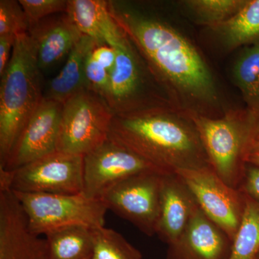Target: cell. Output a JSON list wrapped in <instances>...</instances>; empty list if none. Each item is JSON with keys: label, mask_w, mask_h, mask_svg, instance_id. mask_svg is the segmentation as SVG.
Masks as SVG:
<instances>
[{"label": "cell", "mask_w": 259, "mask_h": 259, "mask_svg": "<svg viewBox=\"0 0 259 259\" xmlns=\"http://www.w3.org/2000/svg\"><path fill=\"white\" fill-rule=\"evenodd\" d=\"M108 5L172 105L192 116L224 115L208 65L187 37L161 19L125 3L108 1Z\"/></svg>", "instance_id": "1"}, {"label": "cell", "mask_w": 259, "mask_h": 259, "mask_svg": "<svg viewBox=\"0 0 259 259\" xmlns=\"http://www.w3.org/2000/svg\"><path fill=\"white\" fill-rule=\"evenodd\" d=\"M109 139L163 173L210 166L192 115L171 104L114 116Z\"/></svg>", "instance_id": "2"}, {"label": "cell", "mask_w": 259, "mask_h": 259, "mask_svg": "<svg viewBox=\"0 0 259 259\" xmlns=\"http://www.w3.org/2000/svg\"><path fill=\"white\" fill-rule=\"evenodd\" d=\"M40 71L29 32L17 35L9 63L0 76V166L44 100Z\"/></svg>", "instance_id": "3"}, {"label": "cell", "mask_w": 259, "mask_h": 259, "mask_svg": "<svg viewBox=\"0 0 259 259\" xmlns=\"http://www.w3.org/2000/svg\"><path fill=\"white\" fill-rule=\"evenodd\" d=\"M192 117L211 168L227 185L238 190L259 121L246 109L230 110L218 117Z\"/></svg>", "instance_id": "4"}, {"label": "cell", "mask_w": 259, "mask_h": 259, "mask_svg": "<svg viewBox=\"0 0 259 259\" xmlns=\"http://www.w3.org/2000/svg\"><path fill=\"white\" fill-rule=\"evenodd\" d=\"M117 58L104 100L114 115L171 104L139 51L127 37L115 48Z\"/></svg>", "instance_id": "5"}, {"label": "cell", "mask_w": 259, "mask_h": 259, "mask_svg": "<svg viewBox=\"0 0 259 259\" xmlns=\"http://www.w3.org/2000/svg\"><path fill=\"white\" fill-rule=\"evenodd\" d=\"M114 115L103 97L85 90L63 104L57 151L84 156L108 139Z\"/></svg>", "instance_id": "6"}, {"label": "cell", "mask_w": 259, "mask_h": 259, "mask_svg": "<svg viewBox=\"0 0 259 259\" xmlns=\"http://www.w3.org/2000/svg\"><path fill=\"white\" fill-rule=\"evenodd\" d=\"M14 192L37 236L71 226L96 229L105 226L107 209L101 199L83 194H52Z\"/></svg>", "instance_id": "7"}, {"label": "cell", "mask_w": 259, "mask_h": 259, "mask_svg": "<svg viewBox=\"0 0 259 259\" xmlns=\"http://www.w3.org/2000/svg\"><path fill=\"white\" fill-rule=\"evenodd\" d=\"M0 188L24 193L83 194V156L56 151L13 171L0 169Z\"/></svg>", "instance_id": "8"}, {"label": "cell", "mask_w": 259, "mask_h": 259, "mask_svg": "<svg viewBox=\"0 0 259 259\" xmlns=\"http://www.w3.org/2000/svg\"><path fill=\"white\" fill-rule=\"evenodd\" d=\"M146 171L126 179L102 196L107 210L128 221L146 236L156 235L161 202V176Z\"/></svg>", "instance_id": "9"}, {"label": "cell", "mask_w": 259, "mask_h": 259, "mask_svg": "<svg viewBox=\"0 0 259 259\" xmlns=\"http://www.w3.org/2000/svg\"><path fill=\"white\" fill-rule=\"evenodd\" d=\"M175 173L185 182L204 214L233 241L244 212V194L227 185L210 166Z\"/></svg>", "instance_id": "10"}, {"label": "cell", "mask_w": 259, "mask_h": 259, "mask_svg": "<svg viewBox=\"0 0 259 259\" xmlns=\"http://www.w3.org/2000/svg\"><path fill=\"white\" fill-rule=\"evenodd\" d=\"M146 171L163 173L139 155L108 138L83 156V194L89 198L100 199L119 182Z\"/></svg>", "instance_id": "11"}, {"label": "cell", "mask_w": 259, "mask_h": 259, "mask_svg": "<svg viewBox=\"0 0 259 259\" xmlns=\"http://www.w3.org/2000/svg\"><path fill=\"white\" fill-rule=\"evenodd\" d=\"M63 103L44 97L0 169L13 171L57 151Z\"/></svg>", "instance_id": "12"}, {"label": "cell", "mask_w": 259, "mask_h": 259, "mask_svg": "<svg viewBox=\"0 0 259 259\" xmlns=\"http://www.w3.org/2000/svg\"><path fill=\"white\" fill-rule=\"evenodd\" d=\"M46 238L35 234L14 192L0 188V259H49Z\"/></svg>", "instance_id": "13"}, {"label": "cell", "mask_w": 259, "mask_h": 259, "mask_svg": "<svg viewBox=\"0 0 259 259\" xmlns=\"http://www.w3.org/2000/svg\"><path fill=\"white\" fill-rule=\"evenodd\" d=\"M233 241L201 209L182 236L168 245L166 259H230Z\"/></svg>", "instance_id": "14"}, {"label": "cell", "mask_w": 259, "mask_h": 259, "mask_svg": "<svg viewBox=\"0 0 259 259\" xmlns=\"http://www.w3.org/2000/svg\"><path fill=\"white\" fill-rule=\"evenodd\" d=\"M198 207L193 194L177 173L162 175L156 236L168 245L176 241L187 229Z\"/></svg>", "instance_id": "15"}, {"label": "cell", "mask_w": 259, "mask_h": 259, "mask_svg": "<svg viewBox=\"0 0 259 259\" xmlns=\"http://www.w3.org/2000/svg\"><path fill=\"white\" fill-rule=\"evenodd\" d=\"M66 14L83 35L97 45L121 47L127 35L116 22L105 0H68Z\"/></svg>", "instance_id": "16"}, {"label": "cell", "mask_w": 259, "mask_h": 259, "mask_svg": "<svg viewBox=\"0 0 259 259\" xmlns=\"http://www.w3.org/2000/svg\"><path fill=\"white\" fill-rule=\"evenodd\" d=\"M29 34L36 47L40 70L48 69L69 56L83 35L66 13L44 19L30 27Z\"/></svg>", "instance_id": "17"}, {"label": "cell", "mask_w": 259, "mask_h": 259, "mask_svg": "<svg viewBox=\"0 0 259 259\" xmlns=\"http://www.w3.org/2000/svg\"><path fill=\"white\" fill-rule=\"evenodd\" d=\"M97 45L93 38L83 35L68 56L60 72L51 80L46 98L64 104L76 94L88 90L85 64L90 53Z\"/></svg>", "instance_id": "18"}, {"label": "cell", "mask_w": 259, "mask_h": 259, "mask_svg": "<svg viewBox=\"0 0 259 259\" xmlns=\"http://www.w3.org/2000/svg\"><path fill=\"white\" fill-rule=\"evenodd\" d=\"M210 30L228 51L259 44V0H247L234 16Z\"/></svg>", "instance_id": "19"}, {"label": "cell", "mask_w": 259, "mask_h": 259, "mask_svg": "<svg viewBox=\"0 0 259 259\" xmlns=\"http://www.w3.org/2000/svg\"><path fill=\"white\" fill-rule=\"evenodd\" d=\"M49 259H87L94 250V229L83 226L57 228L46 233Z\"/></svg>", "instance_id": "20"}, {"label": "cell", "mask_w": 259, "mask_h": 259, "mask_svg": "<svg viewBox=\"0 0 259 259\" xmlns=\"http://www.w3.org/2000/svg\"><path fill=\"white\" fill-rule=\"evenodd\" d=\"M232 74L246 110L259 121V44L244 48L237 58Z\"/></svg>", "instance_id": "21"}, {"label": "cell", "mask_w": 259, "mask_h": 259, "mask_svg": "<svg viewBox=\"0 0 259 259\" xmlns=\"http://www.w3.org/2000/svg\"><path fill=\"white\" fill-rule=\"evenodd\" d=\"M244 197V212L230 259H255L259 253V202L245 194Z\"/></svg>", "instance_id": "22"}, {"label": "cell", "mask_w": 259, "mask_h": 259, "mask_svg": "<svg viewBox=\"0 0 259 259\" xmlns=\"http://www.w3.org/2000/svg\"><path fill=\"white\" fill-rule=\"evenodd\" d=\"M247 0H188L183 5L199 24L209 29L224 23L238 13Z\"/></svg>", "instance_id": "23"}, {"label": "cell", "mask_w": 259, "mask_h": 259, "mask_svg": "<svg viewBox=\"0 0 259 259\" xmlns=\"http://www.w3.org/2000/svg\"><path fill=\"white\" fill-rule=\"evenodd\" d=\"M92 259H144V257L122 234L104 226L94 229Z\"/></svg>", "instance_id": "24"}, {"label": "cell", "mask_w": 259, "mask_h": 259, "mask_svg": "<svg viewBox=\"0 0 259 259\" xmlns=\"http://www.w3.org/2000/svg\"><path fill=\"white\" fill-rule=\"evenodd\" d=\"M30 25L19 1H0V36L26 33Z\"/></svg>", "instance_id": "25"}, {"label": "cell", "mask_w": 259, "mask_h": 259, "mask_svg": "<svg viewBox=\"0 0 259 259\" xmlns=\"http://www.w3.org/2000/svg\"><path fill=\"white\" fill-rule=\"evenodd\" d=\"M30 27L56 13H66V0H20Z\"/></svg>", "instance_id": "26"}, {"label": "cell", "mask_w": 259, "mask_h": 259, "mask_svg": "<svg viewBox=\"0 0 259 259\" xmlns=\"http://www.w3.org/2000/svg\"><path fill=\"white\" fill-rule=\"evenodd\" d=\"M110 76V72L90 54L85 64V78L88 90L104 98L108 88Z\"/></svg>", "instance_id": "27"}, {"label": "cell", "mask_w": 259, "mask_h": 259, "mask_svg": "<svg viewBox=\"0 0 259 259\" xmlns=\"http://www.w3.org/2000/svg\"><path fill=\"white\" fill-rule=\"evenodd\" d=\"M240 191L259 202V166L247 163Z\"/></svg>", "instance_id": "28"}, {"label": "cell", "mask_w": 259, "mask_h": 259, "mask_svg": "<svg viewBox=\"0 0 259 259\" xmlns=\"http://www.w3.org/2000/svg\"><path fill=\"white\" fill-rule=\"evenodd\" d=\"M90 56L111 73L114 69L117 58V50L115 48L108 45H97L94 48Z\"/></svg>", "instance_id": "29"}, {"label": "cell", "mask_w": 259, "mask_h": 259, "mask_svg": "<svg viewBox=\"0 0 259 259\" xmlns=\"http://www.w3.org/2000/svg\"><path fill=\"white\" fill-rule=\"evenodd\" d=\"M16 36L13 35L0 36V76L3 74L11 58Z\"/></svg>", "instance_id": "30"}, {"label": "cell", "mask_w": 259, "mask_h": 259, "mask_svg": "<svg viewBox=\"0 0 259 259\" xmlns=\"http://www.w3.org/2000/svg\"><path fill=\"white\" fill-rule=\"evenodd\" d=\"M247 163H251L255 166H259V153H253L247 157Z\"/></svg>", "instance_id": "31"}, {"label": "cell", "mask_w": 259, "mask_h": 259, "mask_svg": "<svg viewBox=\"0 0 259 259\" xmlns=\"http://www.w3.org/2000/svg\"><path fill=\"white\" fill-rule=\"evenodd\" d=\"M258 153H259V131L256 136H255L254 141H253V144H252L251 148H250L249 155ZM249 155H248V156H249Z\"/></svg>", "instance_id": "32"}, {"label": "cell", "mask_w": 259, "mask_h": 259, "mask_svg": "<svg viewBox=\"0 0 259 259\" xmlns=\"http://www.w3.org/2000/svg\"><path fill=\"white\" fill-rule=\"evenodd\" d=\"M255 259H259V253H258V255H256Z\"/></svg>", "instance_id": "33"}, {"label": "cell", "mask_w": 259, "mask_h": 259, "mask_svg": "<svg viewBox=\"0 0 259 259\" xmlns=\"http://www.w3.org/2000/svg\"><path fill=\"white\" fill-rule=\"evenodd\" d=\"M87 259H92V257H91V258H87Z\"/></svg>", "instance_id": "34"}]
</instances>
